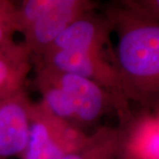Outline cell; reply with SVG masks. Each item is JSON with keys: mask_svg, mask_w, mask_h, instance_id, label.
I'll use <instances>...</instances> for the list:
<instances>
[{"mask_svg": "<svg viewBox=\"0 0 159 159\" xmlns=\"http://www.w3.org/2000/svg\"><path fill=\"white\" fill-rule=\"evenodd\" d=\"M39 57L40 63L61 72L82 76L129 103L119 70L106 51H56L45 52Z\"/></svg>", "mask_w": 159, "mask_h": 159, "instance_id": "obj_3", "label": "cell"}, {"mask_svg": "<svg viewBox=\"0 0 159 159\" xmlns=\"http://www.w3.org/2000/svg\"><path fill=\"white\" fill-rule=\"evenodd\" d=\"M30 135L20 159H62L84 147L89 135L56 116L43 101L29 104Z\"/></svg>", "mask_w": 159, "mask_h": 159, "instance_id": "obj_2", "label": "cell"}, {"mask_svg": "<svg viewBox=\"0 0 159 159\" xmlns=\"http://www.w3.org/2000/svg\"><path fill=\"white\" fill-rule=\"evenodd\" d=\"M112 32L111 22L104 13L89 11L68 26L42 54L56 51H105Z\"/></svg>", "mask_w": 159, "mask_h": 159, "instance_id": "obj_7", "label": "cell"}, {"mask_svg": "<svg viewBox=\"0 0 159 159\" xmlns=\"http://www.w3.org/2000/svg\"><path fill=\"white\" fill-rule=\"evenodd\" d=\"M20 33L17 18V3L0 0V44L13 42V35Z\"/></svg>", "mask_w": 159, "mask_h": 159, "instance_id": "obj_11", "label": "cell"}, {"mask_svg": "<svg viewBox=\"0 0 159 159\" xmlns=\"http://www.w3.org/2000/svg\"><path fill=\"white\" fill-rule=\"evenodd\" d=\"M125 3L148 17L159 20V0H129Z\"/></svg>", "mask_w": 159, "mask_h": 159, "instance_id": "obj_12", "label": "cell"}, {"mask_svg": "<svg viewBox=\"0 0 159 159\" xmlns=\"http://www.w3.org/2000/svg\"><path fill=\"white\" fill-rule=\"evenodd\" d=\"M117 34L114 62L125 97L144 108L159 106V20L118 2L103 12Z\"/></svg>", "mask_w": 159, "mask_h": 159, "instance_id": "obj_1", "label": "cell"}, {"mask_svg": "<svg viewBox=\"0 0 159 159\" xmlns=\"http://www.w3.org/2000/svg\"><path fill=\"white\" fill-rule=\"evenodd\" d=\"M93 154L91 159H117L119 150V129L102 126L90 135Z\"/></svg>", "mask_w": 159, "mask_h": 159, "instance_id": "obj_9", "label": "cell"}, {"mask_svg": "<svg viewBox=\"0 0 159 159\" xmlns=\"http://www.w3.org/2000/svg\"><path fill=\"white\" fill-rule=\"evenodd\" d=\"M97 6V2L90 0H55L52 6L23 32V43L32 55L40 57L74 20Z\"/></svg>", "mask_w": 159, "mask_h": 159, "instance_id": "obj_4", "label": "cell"}, {"mask_svg": "<svg viewBox=\"0 0 159 159\" xmlns=\"http://www.w3.org/2000/svg\"><path fill=\"white\" fill-rule=\"evenodd\" d=\"M145 110L120 125L117 159H159V106Z\"/></svg>", "mask_w": 159, "mask_h": 159, "instance_id": "obj_6", "label": "cell"}, {"mask_svg": "<svg viewBox=\"0 0 159 159\" xmlns=\"http://www.w3.org/2000/svg\"><path fill=\"white\" fill-rule=\"evenodd\" d=\"M31 56L23 43L0 44V99L22 89L31 69Z\"/></svg>", "mask_w": 159, "mask_h": 159, "instance_id": "obj_8", "label": "cell"}, {"mask_svg": "<svg viewBox=\"0 0 159 159\" xmlns=\"http://www.w3.org/2000/svg\"><path fill=\"white\" fill-rule=\"evenodd\" d=\"M30 102L23 89L0 99V159L20 157L28 147Z\"/></svg>", "mask_w": 159, "mask_h": 159, "instance_id": "obj_5", "label": "cell"}, {"mask_svg": "<svg viewBox=\"0 0 159 159\" xmlns=\"http://www.w3.org/2000/svg\"><path fill=\"white\" fill-rule=\"evenodd\" d=\"M92 154H93L92 143H91L90 135H89L88 141L85 143L83 148L75 153L70 154L68 156L63 157L62 159H91Z\"/></svg>", "mask_w": 159, "mask_h": 159, "instance_id": "obj_13", "label": "cell"}, {"mask_svg": "<svg viewBox=\"0 0 159 159\" xmlns=\"http://www.w3.org/2000/svg\"><path fill=\"white\" fill-rule=\"evenodd\" d=\"M55 0H24L17 4V18L20 33L33 24L54 4Z\"/></svg>", "mask_w": 159, "mask_h": 159, "instance_id": "obj_10", "label": "cell"}]
</instances>
